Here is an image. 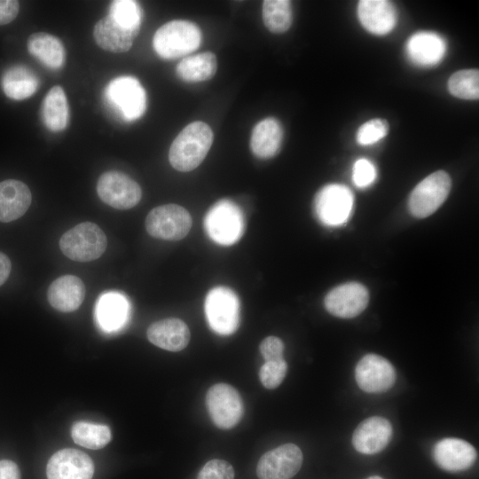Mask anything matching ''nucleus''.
Returning <instances> with one entry per match:
<instances>
[{
    "mask_svg": "<svg viewBox=\"0 0 479 479\" xmlns=\"http://www.w3.org/2000/svg\"><path fill=\"white\" fill-rule=\"evenodd\" d=\"M262 16L264 26L271 33L281 34L289 29L293 20L291 2L287 0H265Z\"/></svg>",
    "mask_w": 479,
    "mask_h": 479,
    "instance_id": "c756f323",
    "label": "nucleus"
},
{
    "mask_svg": "<svg viewBox=\"0 0 479 479\" xmlns=\"http://www.w3.org/2000/svg\"><path fill=\"white\" fill-rule=\"evenodd\" d=\"M0 479H20L17 464L9 459L0 460Z\"/></svg>",
    "mask_w": 479,
    "mask_h": 479,
    "instance_id": "ea45409f",
    "label": "nucleus"
},
{
    "mask_svg": "<svg viewBox=\"0 0 479 479\" xmlns=\"http://www.w3.org/2000/svg\"><path fill=\"white\" fill-rule=\"evenodd\" d=\"M389 126L386 120L374 118L363 123L357 130L356 139L361 145H371L384 138Z\"/></svg>",
    "mask_w": 479,
    "mask_h": 479,
    "instance_id": "72a5a7b5",
    "label": "nucleus"
},
{
    "mask_svg": "<svg viewBox=\"0 0 479 479\" xmlns=\"http://www.w3.org/2000/svg\"><path fill=\"white\" fill-rule=\"evenodd\" d=\"M108 16L126 29L138 33L142 20L139 4L132 0H115L110 4Z\"/></svg>",
    "mask_w": 479,
    "mask_h": 479,
    "instance_id": "473e14b6",
    "label": "nucleus"
},
{
    "mask_svg": "<svg viewBox=\"0 0 479 479\" xmlns=\"http://www.w3.org/2000/svg\"><path fill=\"white\" fill-rule=\"evenodd\" d=\"M94 464L83 452L67 448L58 451L46 467L48 479H91Z\"/></svg>",
    "mask_w": 479,
    "mask_h": 479,
    "instance_id": "2eb2a0df",
    "label": "nucleus"
},
{
    "mask_svg": "<svg viewBox=\"0 0 479 479\" xmlns=\"http://www.w3.org/2000/svg\"><path fill=\"white\" fill-rule=\"evenodd\" d=\"M365 479H383V478L379 475H371Z\"/></svg>",
    "mask_w": 479,
    "mask_h": 479,
    "instance_id": "79ce46f5",
    "label": "nucleus"
},
{
    "mask_svg": "<svg viewBox=\"0 0 479 479\" xmlns=\"http://www.w3.org/2000/svg\"><path fill=\"white\" fill-rule=\"evenodd\" d=\"M28 52L43 65L51 68H60L66 58L62 42L56 36L43 32L32 34L27 43Z\"/></svg>",
    "mask_w": 479,
    "mask_h": 479,
    "instance_id": "393cba45",
    "label": "nucleus"
},
{
    "mask_svg": "<svg viewBox=\"0 0 479 479\" xmlns=\"http://www.w3.org/2000/svg\"><path fill=\"white\" fill-rule=\"evenodd\" d=\"M197 479H234V469L226 460L211 459L200 470Z\"/></svg>",
    "mask_w": 479,
    "mask_h": 479,
    "instance_id": "c9c22d12",
    "label": "nucleus"
},
{
    "mask_svg": "<svg viewBox=\"0 0 479 479\" xmlns=\"http://www.w3.org/2000/svg\"><path fill=\"white\" fill-rule=\"evenodd\" d=\"M205 313L210 328L221 335L233 334L240 323V301L229 287H216L205 299Z\"/></svg>",
    "mask_w": 479,
    "mask_h": 479,
    "instance_id": "423d86ee",
    "label": "nucleus"
},
{
    "mask_svg": "<svg viewBox=\"0 0 479 479\" xmlns=\"http://www.w3.org/2000/svg\"><path fill=\"white\" fill-rule=\"evenodd\" d=\"M213 138V131L207 123L194 122L188 124L170 145L169 160L171 166L182 172L193 170L206 157Z\"/></svg>",
    "mask_w": 479,
    "mask_h": 479,
    "instance_id": "f257e3e1",
    "label": "nucleus"
},
{
    "mask_svg": "<svg viewBox=\"0 0 479 479\" xmlns=\"http://www.w3.org/2000/svg\"><path fill=\"white\" fill-rule=\"evenodd\" d=\"M201 33L192 21L175 20L162 25L154 34L153 46L164 59H175L192 53L200 44Z\"/></svg>",
    "mask_w": 479,
    "mask_h": 479,
    "instance_id": "f03ea898",
    "label": "nucleus"
},
{
    "mask_svg": "<svg viewBox=\"0 0 479 479\" xmlns=\"http://www.w3.org/2000/svg\"><path fill=\"white\" fill-rule=\"evenodd\" d=\"M448 90L452 96L459 98L478 99V69H463L452 75L448 81Z\"/></svg>",
    "mask_w": 479,
    "mask_h": 479,
    "instance_id": "2f4dec72",
    "label": "nucleus"
},
{
    "mask_svg": "<svg viewBox=\"0 0 479 479\" xmlns=\"http://www.w3.org/2000/svg\"><path fill=\"white\" fill-rule=\"evenodd\" d=\"M128 313V302L118 293H107L102 295L96 306L97 321L106 331H114L122 326L126 322Z\"/></svg>",
    "mask_w": 479,
    "mask_h": 479,
    "instance_id": "bb28decb",
    "label": "nucleus"
},
{
    "mask_svg": "<svg viewBox=\"0 0 479 479\" xmlns=\"http://www.w3.org/2000/svg\"><path fill=\"white\" fill-rule=\"evenodd\" d=\"M260 352L265 361L283 359L284 343L276 336H268L260 343Z\"/></svg>",
    "mask_w": 479,
    "mask_h": 479,
    "instance_id": "4c0bfd02",
    "label": "nucleus"
},
{
    "mask_svg": "<svg viewBox=\"0 0 479 479\" xmlns=\"http://www.w3.org/2000/svg\"><path fill=\"white\" fill-rule=\"evenodd\" d=\"M108 108L125 122L140 118L146 109V93L133 76L124 75L110 81L104 90Z\"/></svg>",
    "mask_w": 479,
    "mask_h": 479,
    "instance_id": "7ed1b4c3",
    "label": "nucleus"
},
{
    "mask_svg": "<svg viewBox=\"0 0 479 479\" xmlns=\"http://www.w3.org/2000/svg\"><path fill=\"white\" fill-rule=\"evenodd\" d=\"M31 201V192L23 182L15 179L0 182V222L19 219L27 212Z\"/></svg>",
    "mask_w": 479,
    "mask_h": 479,
    "instance_id": "4be33fe9",
    "label": "nucleus"
},
{
    "mask_svg": "<svg viewBox=\"0 0 479 479\" xmlns=\"http://www.w3.org/2000/svg\"><path fill=\"white\" fill-rule=\"evenodd\" d=\"M303 455L294 444H285L265 452L256 466L259 479H292L302 467Z\"/></svg>",
    "mask_w": 479,
    "mask_h": 479,
    "instance_id": "f8f14e48",
    "label": "nucleus"
},
{
    "mask_svg": "<svg viewBox=\"0 0 479 479\" xmlns=\"http://www.w3.org/2000/svg\"><path fill=\"white\" fill-rule=\"evenodd\" d=\"M189 212L177 204H165L153 208L145 218V229L153 238L163 240L184 239L192 227Z\"/></svg>",
    "mask_w": 479,
    "mask_h": 479,
    "instance_id": "6e6552de",
    "label": "nucleus"
},
{
    "mask_svg": "<svg viewBox=\"0 0 479 479\" xmlns=\"http://www.w3.org/2000/svg\"><path fill=\"white\" fill-rule=\"evenodd\" d=\"M354 196L347 186L330 184L317 193L314 200L315 213L318 220L327 226L345 224L353 209Z\"/></svg>",
    "mask_w": 479,
    "mask_h": 479,
    "instance_id": "9d476101",
    "label": "nucleus"
},
{
    "mask_svg": "<svg viewBox=\"0 0 479 479\" xmlns=\"http://www.w3.org/2000/svg\"><path fill=\"white\" fill-rule=\"evenodd\" d=\"M71 436L75 444L92 450L103 448L112 438L107 426L86 421L75 422L71 428Z\"/></svg>",
    "mask_w": 479,
    "mask_h": 479,
    "instance_id": "7c9ffc66",
    "label": "nucleus"
},
{
    "mask_svg": "<svg viewBox=\"0 0 479 479\" xmlns=\"http://www.w3.org/2000/svg\"><path fill=\"white\" fill-rule=\"evenodd\" d=\"M206 405L213 423L222 429L234 428L244 412L240 393L226 383H217L209 388L206 394Z\"/></svg>",
    "mask_w": 479,
    "mask_h": 479,
    "instance_id": "1a4fd4ad",
    "label": "nucleus"
},
{
    "mask_svg": "<svg viewBox=\"0 0 479 479\" xmlns=\"http://www.w3.org/2000/svg\"><path fill=\"white\" fill-rule=\"evenodd\" d=\"M97 192L100 200L116 209H129L141 200L139 185L128 175L110 170L103 173L97 183Z\"/></svg>",
    "mask_w": 479,
    "mask_h": 479,
    "instance_id": "9b49d317",
    "label": "nucleus"
},
{
    "mask_svg": "<svg viewBox=\"0 0 479 479\" xmlns=\"http://www.w3.org/2000/svg\"><path fill=\"white\" fill-rule=\"evenodd\" d=\"M432 457L440 468L448 472H459L468 469L475 464L477 453L468 442L447 437L434 445Z\"/></svg>",
    "mask_w": 479,
    "mask_h": 479,
    "instance_id": "f3484780",
    "label": "nucleus"
},
{
    "mask_svg": "<svg viewBox=\"0 0 479 479\" xmlns=\"http://www.w3.org/2000/svg\"><path fill=\"white\" fill-rule=\"evenodd\" d=\"M1 83L3 91L9 98L23 100L37 90L39 79L28 67L16 65L4 71Z\"/></svg>",
    "mask_w": 479,
    "mask_h": 479,
    "instance_id": "a878e982",
    "label": "nucleus"
},
{
    "mask_svg": "<svg viewBox=\"0 0 479 479\" xmlns=\"http://www.w3.org/2000/svg\"><path fill=\"white\" fill-rule=\"evenodd\" d=\"M377 177L374 164L367 159H358L353 165L352 179L356 186L365 188L370 186Z\"/></svg>",
    "mask_w": 479,
    "mask_h": 479,
    "instance_id": "e433bc0d",
    "label": "nucleus"
},
{
    "mask_svg": "<svg viewBox=\"0 0 479 479\" xmlns=\"http://www.w3.org/2000/svg\"><path fill=\"white\" fill-rule=\"evenodd\" d=\"M20 4L15 0H0V25L12 21L19 13Z\"/></svg>",
    "mask_w": 479,
    "mask_h": 479,
    "instance_id": "58836bf2",
    "label": "nucleus"
},
{
    "mask_svg": "<svg viewBox=\"0 0 479 479\" xmlns=\"http://www.w3.org/2000/svg\"><path fill=\"white\" fill-rule=\"evenodd\" d=\"M107 247V238L101 228L91 222L76 224L59 240L62 253L76 262H90L99 258Z\"/></svg>",
    "mask_w": 479,
    "mask_h": 479,
    "instance_id": "20e7f679",
    "label": "nucleus"
},
{
    "mask_svg": "<svg viewBox=\"0 0 479 479\" xmlns=\"http://www.w3.org/2000/svg\"><path fill=\"white\" fill-rule=\"evenodd\" d=\"M217 69L216 57L212 52H201L183 59L176 67L179 78L197 82L211 79Z\"/></svg>",
    "mask_w": 479,
    "mask_h": 479,
    "instance_id": "c85d7f7f",
    "label": "nucleus"
},
{
    "mask_svg": "<svg viewBox=\"0 0 479 479\" xmlns=\"http://www.w3.org/2000/svg\"><path fill=\"white\" fill-rule=\"evenodd\" d=\"M41 115L44 125L51 131L58 132L67 128L69 118L68 104L60 86L52 87L45 95Z\"/></svg>",
    "mask_w": 479,
    "mask_h": 479,
    "instance_id": "cd10ccee",
    "label": "nucleus"
},
{
    "mask_svg": "<svg viewBox=\"0 0 479 479\" xmlns=\"http://www.w3.org/2000/svg\"><path fill=\"white\" fill-rule=\"evenodd\" d=\"M355 379L360 389L366 393H383L396 382L397 373L392 364L377 354H366L355 367Z\"/></svg>",
    "mask_w": 479,
    "mask_h": 479,
    "instance_id": "ddd939ff",
    "label": "nucleus"
},
{
    "mask_svg": "<svg viewBox=\"0 0 479 479\" xmlns=\"http://www.w3.org/2000/svg\"><path fill=\"white\" fill-rule=\"evenodd\" d=\"M392 434V425L386 418L369 417L360 422L354 430L352 444L355 450L362 454H376L387 447Z\"/></svg>",
    "mask_w": 479,
    "mask_h": 479,
    "instance_id": "dca6fc26",
    "label": "nucleus"
},
{
    "mask_svg": "<svg viewBox=\"0 0 479 479\" xmlns=\"http://www.w3.org/2000/svg\"><path fill=\"white\" fill-rule=\"evenodd\" d=\"M368 302L369 293L366 287L358 282H349L329 291L324 304L333 316L352 318L364 311Z\"/></svg>",
    "mask_w": 479,
    "mask_h": 479,
    "instance_id": "4468645a",
    "label": "nucleus"
},
{
    "mask_svg": "<svg viewBox=\"0 0 479 479\" xmlns=\"http://www.w3.org/2000/svg\"><path fill=\"white\" fill-rule=\"evenodd\" d=\"M445 40L438 34L420 31L413 34L406 42L405 52L408 59L420 67H432L438 64L446 53Z\"/></svg>",
    "mask_w": 479,
    "mask_h": 479,
    "instance_id": "a211bd4d",
    "label": "nucleus"
},
{
    "mask_svg": "<svg viewBox=\"0 0 479 479\" xmlns=\"http://www.w3.org/2000/svg\"><path fill=\"white\" fill-rule=\"evenodd\" d=\"M357 16L370 33L382 35L396 26L397 14L394 4L386 0H362L357 4Z\"/></svg>",
    "mask_w": 479,
    "mask_h": 479,
    "instance_id": "6ab92c4d",
    "label": "nucleus"
},
{
    "mask_svg": "<svg viewBox=\"0 0 479 479\" xmlns=\"http://www.w3.org/2000/svg\"><path fill=\"white\" fill-rule=\"evenodd\" d=\"M452 187V180L444 170L436 171L420 181L408 200L410 213L418 218L432 215L444 202Z\"/></svg>",
    "mask_w": 479,
    "mask_h": 479,
    "instance_id": "0eeeda50",
    "label": "nucleus"
},
{
    "mask_svg": "<svg viewBox=\"0 0 479 479\" xmlns=\"http://www.w3.org/2000/svg\"><path fill=\"white\" fill-rule=\"evenodd\" d=\"M283 129L280 122L272 117L259 122L253 129L250 148L254 155L267 159L275 156L280 149Z\"/></svg>",
    "mask_w": 479,
    "mask_h": 479,
    "instance_id": "b1692460",
    "label": "nucleus"
},
{
    "mask_svg": "<svg viewBox=\"0 0 479 479\" xmlns=\"http://www.w3.org/2000/svg\"><path fill=\"white\" fill-rule=\"evenodd\" d=\"M146 335L153 345L173 352L184 349L191 337L187 325L176 318H164L151 324Z\"/></svg>",
    "mask_w": 479,
    "mask_h": 479,
    "instance_id": "aec40b11",
    "label": "nucleus"
},
{
    "mask_svg": "<svg viewBox=\"0 0 479 479\" xmlns=\"http://www.w3.org/2000/svg\"><path fill=\"white\" fill-rule=\"evenodd\" d=\"M204 228L217 244L229 246L237 242L245 229L240 208L228 200H222L210 208L204 219Z\"/></svg>",
    "mask_w": 479,
    "mask_h": 479,
    "instance_id": "39448f33",
    "label": "nucleus"
},
{
    "mask_svg": "<svg viewBox=\"0 0 479 479\" xmlns=\"http://www.w3.org/2000/svg\"><path fill=\"white\" fill-rule=\"evenodd\" d=\"M85 292V286L80 278L75 275H63L49 286L47 299L55 310L72 312L82 303Z\"/></svg>",
    "mask_w": 479,
    "mask_h": 479,
    "instance_id": "412c9836",
    "label": "nucleus"
},
{
    "mask_svg": "<svg viewBox=\"0 0 479 479\" xmlns=\"http://www.w3.org/2000/svg\"><path fill=\"white\" fill-rule=\"evenodd\" d=\"M137 34L120 26L108 15L99 20L93 29V36L98 45L114 53L128 51Z\"/></svg>",
    "mask_w": 479,
    "mask_h": 479,
    "instance_id": "5701e85b",
    "label": "nucleus"
},
{
    "mask_svg": "<svg viewBox=\"0 0 479 479\" xmlns=\"http://www.w3.org/2000/svg\"><path fill=\"white\" fill-rule=\"evenodd\" d=\"M287 364L285 359L265 361L259 370V379L268 389L278 388L286 377Z\"/></svg>",
    "mask_w": 479,
    "mask_h": 479,
    "instance_id": "f704fd0d",
    "label": "nucleus"
},
{
    "mask_svg": "<svg viewBox=\"0 0 479 479\" xmlns=\"http://www.w3.org/2000/svg\"><path fill=\"white\" fill-rule=\"evenodd\" d=\"M12 270V263L9 257L0 252V286L9 278Z\"/></svg>",
    "mask_w": 479,
    "mask_h": 479,
    "instance_id": "a19ab883",
    "label": "nucleus"
}]
</instances>
